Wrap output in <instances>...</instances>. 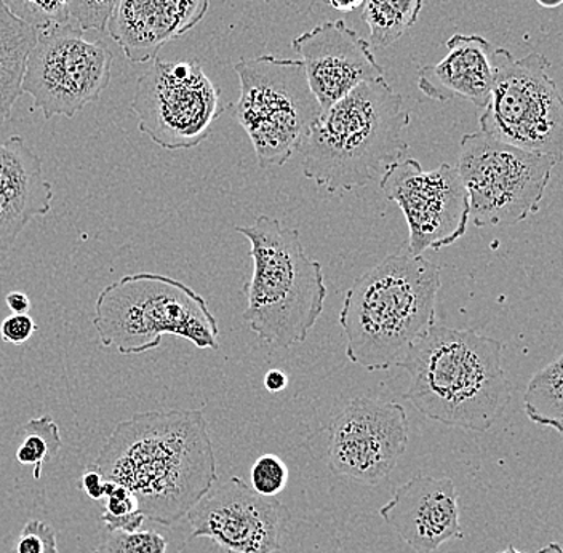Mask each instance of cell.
Here are the masks:
<instances>
[{
  "mask_svg": "<svg viewBox=\"0 0 563 553\" xmlns=\"http://www.w3.org/2000/svg\"><path fill=\"white\" fill-rule=\"evenodd\" d=\"M291 48L305 66L309 88L322 112L361 84L386 80L368 41L343 20L325 21L306 31L291 41Z\"/></svg>",
  "mask_w": 563,
  "mask_h": 553,
  "instance_id": "obj_15",
  "label": "cell"
},
{
  "mask_svg": "<svg viewBox=\"0 0 563 553\" xmlns=\"http://www.w3.org/2000/svg\"><path fill=\"white\" fill-rule=\"evenodd\" d=\"M16 553H59L55 530L42 520L26 521L18 538Z\"/></svg>",
  "mask_w": 563,
  "mask_h": 553,
  "instance_id": "obj_28",
  "label": "cell"
},
{
  "mask_svg": "<svg viewBox=\"0 0 563 553\" xmlns=\"http://www.w3.org/2000/svg\"><path fill=\"white\" fill-rule=\"evenodd\" d=\"M37 35V30L13 16L0 0V122L9 118L23 95L24 68Z\"/></svg>",
  "mask_w": 563,
  "mask_h": 553,
  "instance_id": "obj_20",
  "label": "cell"
},
{
  "mask_svg": "<svg viewBox=\"0 0 563 553\" xmlns=\"http://www.w3.org/2000/svg\"><path fill=\"white\" fill-rule=\"evenodd\" d=\"M42 161L21 136L0 141V252H9L34 218L52 211Z\"/></svg>",
  "mask_w": 563,
  "mask_h": 553,
  "instance_id": "obj_18",
  "label": "cell"
},
{
  "mask_svg": "<svg viewBox=\"0 0 563 553\" xmlns=\"http://www.w3.org/2000/svg\"><path fill=\"white\" fill-rule=\"evenodd\" d=\"M191 537L209 538L229 553H276L290 521V510L262 496L239 477L213 488L189 510Z\"/></svg>",
  "mask_w": 563,
  "mask_h": 553,
  "instance_id": "obj_14",
  "label": "cell"
},
{
  "mask_svg": "<svg viewBox=\"0 0 563 553\" xmlns=\"http://www.w3.org/2000/svg\"><path fill=\"white\" fill-rule=\"evenodd\" d=\"M106 509L101 517H111V519H119V517L132 516V513L140 512L139 502L135 496L132 495L130 489L125 486L108 482L106 488Z\"/></svg>",
  "mask_w": 563,
  "mask_h": 553,
  "instance_id": "obj_29",
  "label": "cell"
},
{
  "mask_svg": "<svg viewBox=\"0 0 563 553\" xmlns=\"http://www.w3.org/2000/svg\"><path fill=\"white\" fill-rule=\"evenodd\" d=\"M558 162L490 139L466 133L460 143L457 174L477 228H505L538 213Z\"/></svg>",
  "mask_w": 563,
  "mask_h": 553,
  "instance_id": "obj_9",
  "label": "cell"
},
{
  "mask_svg": "<svg viewBox=\"0 0 563 553\" xmlns=\"http://www.w3.org/2000/svg\"><path fill=\"white\" fill-rule=\"evenodd\" d=\"M408 125L402 95L386 80L361 84L312 123L299 147L302 174L332 193L365 188L402 161Z\"/></svg>",
  "mask_w": 563,
  "mask_h": 553,
  "instance_id": "obj_3",
  "label": "cell"
},
{
  "mask_svg": "<svg viewBox=\"0 0 563 553\" xmlns=\"http://www.w3.org/2000/svg\"><path fill=\"white\" fill-rule=\"evenodd\" d=\"M209 5V0H119L106 31L130 63L141 65L194 30Z\"/></svg>",
  "mask_w": 563,
  "mask_h": 553,
  "instance_id": "obj_17",
  "label": "cell"
},
{
  "mask_svg": "<svg viewBox=\"0 0 563 553\" xmlns=\"http://www.w3.org/2000/svg\"><path fill=\"white\" fill-rule=\"evenodd\" d=\"M288 386V376L285 375L280 369H271L264 376V387L269 390L271 394L280 392L285 387Z\"/></svg>",
  "mask_w": 563,
  "mask_h": 553,
  "instance_id": "obj_34",
  "label": "cell"
},
{
  "mask_svg": "<svg viewBox=\"0 0 563 553\" xmlns=\"http://www.w3.org/2000/svg\"><path fill=\"white\" fill-rule=\"evenodd\" d=\"M379 188L407 220L408 255L440 252L466 234L470 199L456 167L442 164L426 172L417 158H407L387 168Z\"/></svg>",
  "mask_w": 563,
  "mask_h": 553,
  "instance_id": "obj_12",
  "label": "cell"
},
{
  "mask_svg": "<svg viewBox=\"0 0 563 553\" xmlns=\"http://www.w3.org/2000/svg\"><path fill=\"white\" fill-rule=\"evenodd\" d=\"M118 2L119 0H68L69 16L82 31L104 33Z\"/></svg>",
  "mask_w": 563,
  "mask_h": 553,
  "instance_id": "obj_27",
  "label": "cell"
},
{
  "mask_svg": "<svg viewBox=\"0 0 563 553\" xmlns=\"http://www.w3.org/2000/svg\"><path fill=\"white\" fill-rule=\"evenodd\" d=\"M490 100L478 119L490 139L562 162L563 103L543 53L517 59L509 51H493Z\"/></svg>",
  "mask_w": 563,
  "mask_h": 553,
  "instance_id": "obj_8",
  "label": "cell"
},
{
  "mask_svg": "<svg viewBox=\"0 0 563 553\" xmlns=\"http://www.w3.org/2000/svg\"><path fill=\"white\" fill-rule=\"evenodd\" d=\"M288 477H290V472H288L287 464L276 454H263L250 471L252 488L258 495L269 496V498H276L287 488Z\"/></svg>",
  "mask_w": 563,
  "mask_h": 553,
  "instance_id": "obj_26",
  "label": "cell"
},
{
  "mask_svg": "<svg viewBox=\"0 0 563 553\" xmlns=\"http://www.w3.org/2000/svg\"><path fill=\"white\" fill-rule=\"evenodd\" d=\"M537 2L545 7V9H558V7L562 5L563 0H537Z\"/></svg>",
  "mask_w": 563,
  "mask_h": 553,
  "instance_id": "obj_37",
  "label": "cell"
},
{
  "mask_svg": "<svg viewBox=\"0 0 563 553\" xmlns=\"http://www.w3.org/2000/svg\"><path fill=\"white\" fill-rule=\"evenodd\" d=\"M440 269L424 256H387L355 278L340 312L346 355L367 372H385L435 325Z\"/></svg>",
  "mask_w": 563,
  "mask_h": 553,
  "instance_id": "obj_4",
  "label": "cell"
},
{
  "mask_svg": "<svg viewBox=\"0 0 563 553\" xmlns=\"http://www.w3.org/2000/svg\"><path fill=\"white\" fill-rule=\"evenodd\" d=\"M241 97L234 115L245 130L258 165L282 167L305 143L322 114L301 59L263 55L234 65Z\"/></svg>",
  "mask_w": 563,
  "mask_h": 553,
  "instance_id": "obj_7",
  "label": "cell"
},
{
  "mask_svg": "<svg viewBox=\"0 0 563 553\" xmlns=\"http://www.w3.org/2000/svg\"><path fill=\"white\" fill-rule=\"evenodd\" d=\"M7 308L13 313H27L33 308L30 296L23 294V291H10L5 296Z\"/></svg>",
  "mask_w": 563,
  "mask_h": 553,
  "instance_id": "obj_33",
  "label": "cell"
},
{
  "mask_svg": "<svg viewBox=\"0 0 563 553\" xmlns=\"http://www.w3.org/2000/svg\"><path fill=\"white\" fill-rule=\"evenodd\" d=\"M106 488H108V480L103 474L93 464L88 466L82 477V491L93 501H100L106 496Z\"/></svg>",
  "mask_w": 563,
  "mask_h": 553,
  "instance_id": "obj_31",
  "label": "cell"
},
{
  "mask_svg": "<svg viewBox=\"0 0 563 553\" xmlns=\"http://www.w3.org/2000/svg\"><path fill=\"white\" fill-rule=\"evenodd\" d=\"M23 442L18 446L16 461L23 466H33L35 480H41L44 464L58 456L62 450L59 428L51 416L31 419L20 429Z\"/></svg>",
  "mask_w": 563,
  "mask_h": 553,
  "instance_id": "obj_23",
  "label": "cell"
},
{
  "mask_svg": "<svg viewBox=\"0 0 563 553\" xmlns=\"http://www.w3.org/2000/svg\"><path fill=\"white\" fill-rule=\"evenodd\" d=\"M10 13L37 31L69 23L68 0H2Z\"/></svg>",
  "mask_w": 563,
  "mask_h": 553,
  "instance_id": "obj_24",
  "label": "cell"
},
{
  "mask_svg": "<svg viewBox=\"0 0 563 553\" xmlns=\"http://www.w3.org/2000/svg\"><path fill=\"white\" fill-rule=\"evenodd\" d=\"M498 553H522L517 551L516 548H512V545H509L506 551H501ZM537 553H563L562 545L559 544V542H551V544L544 545L543 549H540Z\"/></svg>",
  "mask_w": 563,
  "mask_h": 553,
  "instance_id": "obj_36",
  "label": "cell"
},
{
  "mask_svg": "<svg viewBox=\"0 0 563 553\" xmlns=\"http://www.w3.org/2000/svg\"><path fill=\"white\" fill-rule=\"evenodd\" d=\"M563 357L555 358L531 376L526 396L523 411L527 418L541 428L563 432Z\"/></svg>",
  "mask_w": 563,
  "mask_h": 553,
  "instance_id": "obj_21",
  "label": "cell"
},
{
  "mask_svg": "<svg viewBox=\"0 0 563 553\" xmlns=\"http://www.w3.org/2000/svg\"><path fill=\"white\" fill-rule=\"evenodd\" d=\"M495 45L478 34H453L446 41V55L418 74V87L431 100L463 98L485 108L490 100Z\"/></svg>",
  "mask_w": 563,
  "mask_h": 553,
  "instance_id": "obj_19",
  "label": "cell"
},
{
  "mask_svg": "<svg viewBox=\"0 0 563 553\" xmlns=\"http://www.w3.org/2000/svg\"><path fill=\"white\" fill-rule=\"evenodd\" d=\"M330 471L361 484L389 477L408 443V418L396 401L358 397L351 400L325 429Z\"/></svg>",
  "mask_w": 563,
  "mask_h": 553,
  "instance_id": "obj_13",
  "label": "cell"
},
{
  "mask_svg": "<svg viewBox=\"0 0 563 553\" xmlns=\"http://www.w3.org/2000/svg\"><path fill=\"white\" fill-rule=\"evenodd\" d=\"M249 239L253 274L244 287V322L264 343L288 349L305 343L327 298L322 264L309 258L297 229L276 218L235 225Z\"/></svg>",
  "mask_w": 563,
  "mask_h": 553,
  "instance_id": "obj_5",
  "label": "cell"
},
{
  "mask_svg": "<svg viewBox=\"0 0 563 553\" xmlns=\"http://www.w3.org/2000/svg\"><path fill=\"white\" fill-rule=\"evenodd\" d=\"M93 327L104 347L139 355L161 347L162 338L178 336L199 349L220 347L218 322L191 287L161 274L125 276L101 291Z\"/></svg>",
  "mask_w": 563,
  "mask_h": 553,
  "instance_id": "obj_6",
  "label": "cell"
},
{
  "mask_svg": "<svg viewBox=\"0 0 563 553\" xmlns=\"http://www.w3.org/2000/svg\"><path fill=\"white\" fill-rule=\"evenodd\" d=\"M37 329V323L34 322L30 313H13V316L7 317L0 325V336H2L3 343L21 346L31 340Z\"/></svg>",
  "mask_w": 563,
  "mask_h": 553,
  "instance_id": "obj_30",
  "label": "cell"
},
{
  "mask_svg": "<svg viewBox=\"0 0 563 553\" xmlns=\"http://www.w3.org/2000/svg\"><path fill=\"white\" fill-rule=\"evenodd\" d=\"M336 12L351 13L364 7L365 0H327Z\"/></svg>",
  "mask_w": 563,
  "mask_h": 553,
  "instance_id": "obj_35",
  "label": "cell"
},
{
  "mask_svg": "<svg viewBox=\"0 0 563 553\" xmlns=\"http://www.w3.org/2000/svg\"><path fill=\"white\" fill-rule=\"evenodd\" d=\"M501 357V341L434 325L397 365L411 379L404 398L440 424L490 431L512 398Z\"/></svg>",
  "mask_w": 563,
  "mask_h": 553,
  "instance_id": "obj_2",
  "label": "cell"
},
{
  "mask_svg": "<svg viewBox=\"0 0 563 553\" xmlns=\"http://www.w3.org/2000/svg\"><path fill=\"white\" fill-rule=\"evenodd\" d=\"M228 108L197 59H154L140 77L132 101L140 132L167 151L199 146Z\"/></svg>",
  "mask_w": 563,
  "mask_h": 553,
  "instance_id": "obj_10",
  "label": "cell"
},
{
  "mask_svg": "<svg viewBox=\"0 0 563 553\" xmlns=\"http://www.w3.org/2000/svg\"><path fill=\"white\" fill-rule=\"evenodd\" d=\"M103 520L106 531H125V533H135L141 530L146 517L141 512L132 513V516L119 517V519H111V517H101Z\"/></svg>",
  "mask_w": 563,
  "mask_h": 553,
  "instance_id": "obj_32",
  "label": "cell"
},
{
  "mask_svg": "<svg viewBox=\"0 0 563 553\" xmlns=\"http://www.w3.org/2000/svg\"><path fill=\"white\" fill-rule=\"evenodd\" d=\"M362 9V20L369 31V47L386 48L417 24L422 0H365Z\"/></svg>",
  "mask_w": 563,
  "mask_h": 553,
  "instance_id": "obj_22",
  "label": "cell"
},
{
  "mask_svg": "<svg viewBox=\"0 0 563 553\" xmlns=\"http://www.w3.org/2000/svg\"><path fill=\"white\" fill-rule=\"evenodd\" d=\"M93 466L125 486L146 520L172 527L218 482L202 410L147 411L119 422Z\"/></svg>",
  "mask_w": 563,
  "mask_h": 553,
  "instance_id": "obj_1",
  "label": "cell"
},
{
  "mask_svg": "<svg viewBox=\"0 0 563 553\" xmlns=\"http://www.w3.org/2000/svg\"><path fill=\"white\" fill-rule=\"evenodd\" d=\"M457 501L452 478L417 474L394 491L379 516L408 548L432 553L445 542L463 538Z\"/></svg>",
  "mask_w": 563,
  "mask_h": 553,
  "instance_id": "obj_16",
  "label": "cell"
},
{
  "mask_svg": "<svg viewBox=\"0 0 563 553\" xmlns=\"http://www.w3.org/2000/svg\"><path fill=\"white\" fill-rule=\"evenodd\" d=\"M167 539L153 530L108 531L93 553H165Z\"/></svg>",
  "mask_w": 563,
  "mask_h": 553,
  "instance_id": "obj_25",
  "label": "cell"
},
{
  "mask_svg": "<svg viewBox=\"0 0 563 553\" xmlns=\"http://www.w3.org/2000/svg\"><path fill=\"white\" fill-rule=\"evenodd\" d=\"M114 55L70 23L38 31L24 68L21 91L45 121L74 118L108 88Z\"/></svg>",
  "mask_w": 563,
  "mask_h": 553,
  "instance_id": "obj_11",
  "label": "cell"
}]
</instances>
